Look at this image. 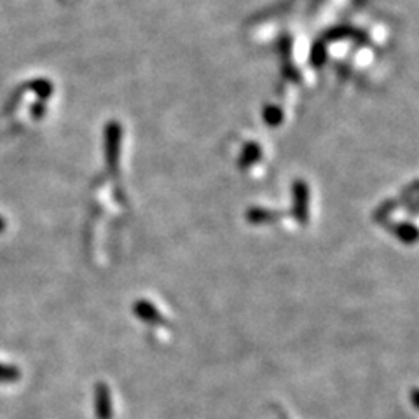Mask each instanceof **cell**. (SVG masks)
Listing matches in <instances>:
<instances>
[{
	"label": "cell",
	"mask_w": 419,
	"mask_h": 419,
	"mask_svg": "<svg viewBox=\"0 0 419 419\" xmlns=\"http://www.w3.org/2000/svg\"><path fill=\"white\" fill-rule=\"evenodd\" d=\"M32 90H35L39 93V96L45 98L51 94V84L48 83V81H35V83L30 84Z\"/></svg>",
	"instance_id": "1"
},
{
	"label": "cell",
	"mask_w": 419,
	"mask_h": 419,
	"mask_svg": "<svg viewBox=\"0 0 419 419\" xmlns=\"http://www.w3.org/2000/svg\"><path fill=\"white\" fill-rule=\"evenodd\" d=\"M4 229H6V221L2 217H0V232L4 231Z\"/></svg>",
	"instance_id": "2"
}]
</instances>
